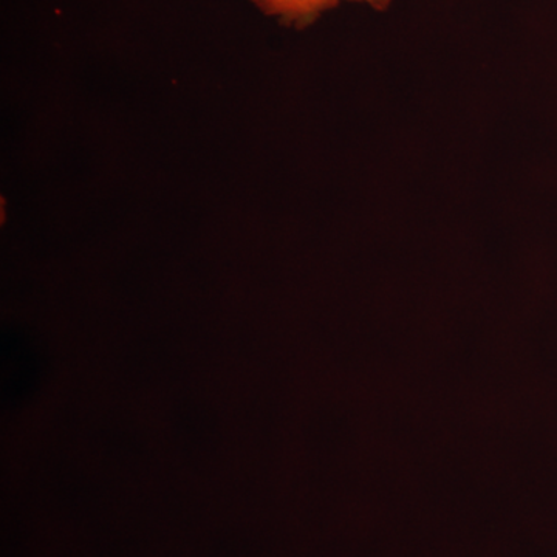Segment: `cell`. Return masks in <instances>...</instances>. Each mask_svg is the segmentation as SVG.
Masks as SVG:
<instances>
[{
  "label": "cell",
  "instance_id": "obj_1",
  "mask_svg": "<svg viewBox=\"0 0 557 557\" xmlns=\"http://www.w3.org/2000/svg\"><path fill=\"white\" fill-rule=\"evenodd\" d=\"M263 16L292 30H306L324 14L344 3L366 5L373 11H387L394 0H247Z\"/></svg>",
  "mask_w": 557,
  "mask_h": 557
}]
</instances>
